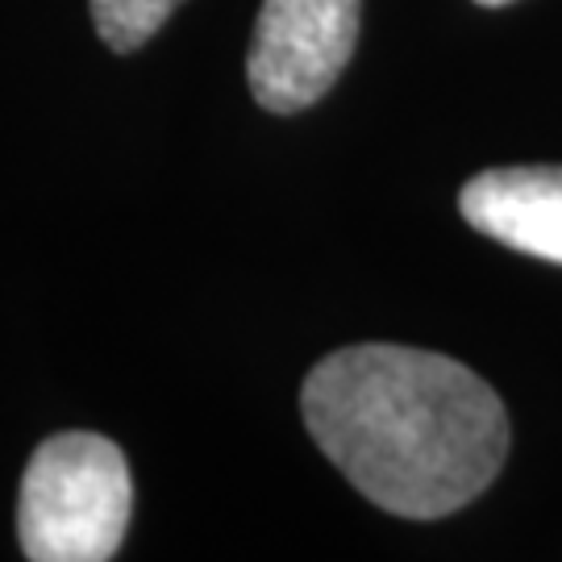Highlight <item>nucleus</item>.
Returning a JSON list of instances; mask_svg holds the SVG:
<instances>
[{"label": "nucleus", "instance_id": "2", "mask_svg": "<svg viewBox=\"0 0 562 562\" xmlns=\"http://www.w3.org/2000/svg\"><path fill=\"white\" fill-rule=\"evenodd\" d=\"M130 462L101 434H55L21 475L18 538L34 562H104L130 529Z\"/></svg>", "mask_w": 562, "mask_h": 562}, {"label": "nucleus", "instance_id": "1", "mask_svg": "<svg viewBox=\"0 0 562 562\" xmlns=\"http://www.w3.org/2000/svg\"><path fill=\"white\" fill-rule=\"evenodd\" d=\"M301 413L325 459L408 521L459 513L508 454L501 396L459 359L417 346L362 341L322 359L301 387Z\"/></svg>", "mask_w": 562, "mask_h": 562}, {"label": "nucleus", "instance_id": "6", "mask_svg": "<svg viewBox=\"0 0 562 562\" xmlns=\"http://www.w3.org/2000/svg\"><path fill=\"white\" fill-rule=\"evenodd\" d=\"M475 4H483V9H501V4H513V0H475Z\"/></svg>", "mask_w": 562, "mask_h": 562}, {"label": "nucleus", "instance_id": "5", "mask_svg": "<svg viewBox=\"0 0 562 562\" xmlns=\"http://www.w3.org/2000/svg\"><path fill=\"white\" fill-rule=\"evenodd\" d=\"M88 4H92V25L104 46L130 55L159 34L183 0H88Z\"/></svg>", "mask_w": 562, "mask_h": 562}, {"label": "nucleus", "instance_id": "4", "mask_svg": "<svg viewBox=\"0 0 562 562\" xmlns=\"http://www.w3.org/2000/svg\"><path fill=\"white\" fill-rule=\"evenodd\" d=\"M471 229L508 250L562 262V167H496L459 192Z\"/></svg>", "mask_w": 562, "mask_h": 562}, {"label": "nucleus", "instance_id": "3", "mask_svg": "<svg viewBox=\"0 0 562 562\" xmlns=\"http://www.w3.org/2000/svg\"><path fill=\"white\" fill-rule=\"evenodd\" d=\"M362 0H262L246 80L267 113H301L338 83L355 55Z\"/></svg>", "mask_w": 562, "mask_h": 562}]
</instances>
